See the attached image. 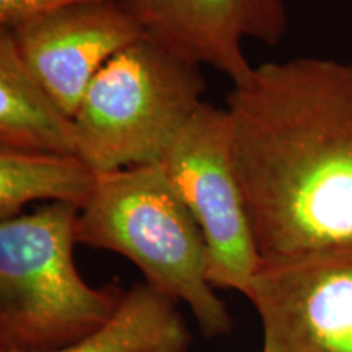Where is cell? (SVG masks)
Wrapping results in <instances>:
<instances>
[{"label": "cell", "mask_w": 352, "mask_h": 352, "mask_svg": "<svg viewBox=\"0 0 352 352\" xmlns=\"http://www.w3.org/2000/svg\"><path fill=\"white\" fill-rule=\"evenodd\" d=\"M226 111L263 263L352 248V63L256 65Z\"/></svg>", "instance_id": "6da1fadb"}, {"label": "cell", "mask_w": 352, "mask_h": 352, "mask_svg": "<svg viewBox=\"0 0 352 352\" xmlns=\"http://www.w3.org/2000/svg\"><path fill=\"white\" fill-rule=\"evenodd\" d=\"M77 243L129 259L148 285L186 303L208 338L232 331L230 314L209 279L204 235L158 164L100 173L78 212Z\"/></svg>", "instance_id": "7a4b0ae2"}, {"label": "cell", "mask_w": 352, "mask_h": 352, "mask_svg": "<svg viewBox=\"0 0 352 352\" xmlns=\"http://www.w3.org/2000/svg\"><path fill=\"white\" fill-rule=\"evenodd\" d=\"M70 204H47L0 223L2 351L46 352L69 346L114 315L126 292L95 289L74 261L77 217Z\"/></svg>", "instance_id": "3957f363"}, {"label": "cell", "mask_w": 352, "mask_h": 352, "mask_svg": "<svg viewBox=\"0 0 352 352\" xmlns=\"http://www.w3.org/2000/svg\"><path fill=\"white\" fill-rule=\"evenodd\" d=\"M204 91L201 65L147 32L88 85L74 114L77 155L96 173L158 164Z\"/></svg>", "instance_id": "277c9868"}, {"label": "cell", "mask_w": 352, "mask_h": 352, "mask_svg": "<svg viewBox=\"0 0 352 352\" xmlns=\"http://www.w3.org/2000/svg\"><path fill=\"white\" fill-rule=\"evenodd\" d=\"M158 165L204 235L210 283L246 296L263 259L236 175L226 109L204 101L168 144Z\"/></svg>", "instance_id": "5b68a950"}, {"label": "cell", "mask_w": 352, "mask_h": 352, "mask_svg": "<svg viewBox=\"0 0 352 352\" xmlns=\"http://www.w3.org/2000/svg\"><path fill=\"white\" fill-rule=\"evenodd\" d=\"M246 297L263 352H352V248L263 263Z\"/></svg>", "instance_id": "8992f818"}, {"label": "cell", "mask_w": 352, "mask_h": 352, "mask_svg": "<svg viewBox=\"0 0 352 352\" xmlns=\"http://www.w3.org/2000/svg\"><path fill=\"white\" fill-rule=\"evenodd\" d=\"M8 32L26 67L74 118L96 74L147 28L131 2L107 0L39 13Z\"/></svg>", "instance_id": "52a82bcc"}, {"label": "cell", "mask_w": 352, "mask_h": 352, "mask_svg": "<svg viewBox=\"0 0 352 352\" xmlns=\"http://www.w3.org/2000/svg\"><path fill=\"white\" fill-rule=\"evenodd\" d=\"M147 32L196 64L230 78H248L254 65L245 41L276 46L287 32L284 0H131Z\"/></svg>", "instance_id": "ba28073f"}, {"label": "cell", "mask_w": 352, "mask_h": 352, "mask_svg": "<svg viewBox=\"0 0 352 352\" xmlns=\"http://www.w3.org/2000/svg\"><path fill=\"white\" fill-rule=\"evenodd\" d=\"M0 148L77 153L74 118L33 76L0 28Z\"/></svg>", "instance_id": "9c48e42d"}, {"label": "cell", "mask_w": 352, "mask_h": 352, "mask_svg": "<svg viewBox=\"0 0 352 352\" xmlns=\"http://www.w3.org/2000/svg\"><path fill=\"white\" fill-rule=\"evenodd\" d=\"M189 344L191 334L173 298L145 283L127 290L114 315L98 329L46 352H188Z\"/></svg>", "instance_id": "30bf717a"}, {"label": "cell", "mask_w": 352, "mask_h": 352, "mask_svg": "<svg viewBox=\"0 0 352 352\" xmlns=\"http://www.w3.org/2000/svg\"><path fill=\"white\" fill-rule=\"evenodd\" d=\"M98 176L77 153L0 148V219L20 215L36 201L82 209L94 195Z\"/></svg>", "instance_id": "8fae6325"}, {"label": "cell", "mask_w": 352, "mask_h": 352, "mask_svg": "<svg viewBox=\"0 0 352 352\" xmlns=\"http://www.w3.org/2000/svg\"><path fill=\"white\" fill-rule=\"evenodd\" d=\"M91 2H107V0H0V28L10 30L39 13Z\"/></svg>", "instance_id": "7c38bea8"}]
</instances>
